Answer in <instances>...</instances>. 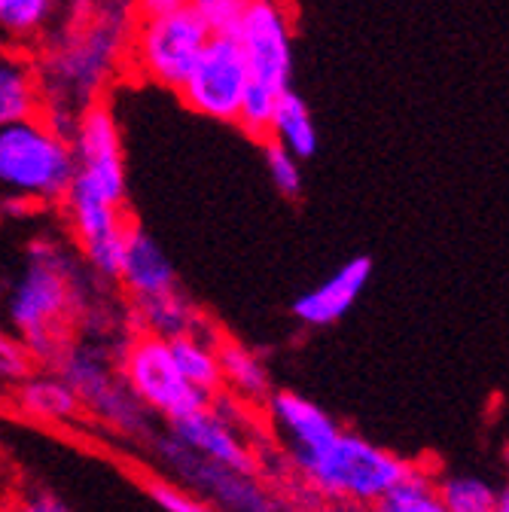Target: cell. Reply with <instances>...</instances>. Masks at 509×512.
I'll list each match as a JSON object with an SVG mask.
<instances>
[{"label":"cell","instance_id":"6da1fadb","mask_svg":"<svg viewBox=\"0 0 509 512\" xmlns=\"http://www.w3.org/2000/svg\"><path fill=\"white\" fill-rule=\"evenodd\" d=\"M129 37V10L74 16L65 31L43 46V58L34 64L43 104H65L74 110L95 104L129 52Z\"/></svg>","mask_w":509,"mask_h":512},{"label":"cell","instance_id":"8992f818","mask_svg":"<svg viewBox=\"0 0 509 512\" xmlns=\"http://www.w3.org/2000/svg\"><path fill=\"white\" fill-rule=\"evenodd\" d=\"M150 448L165 479H174L183 488L199 494L217 512H278L272 494L260 485L257 476L196 455L193 448L183 445L171 430L156 433L150 439Z\"/></svg>","mask_w":509,"mask_h":512},{"label":"cell","instance_id":"d4e9b609","mask_svg":"<svg viewBox=\"0 0 509 512\" xmlns=\"http://www.w3.org/2000/svg\"><path fill=\"white\" fill-rule=\"evenodd\" d=\"M372 509L378 512H449L436 494V479L421 464H415V470L403 482H397Z\"/></svg>","mask_w":509,"mask_h":512},{"label":"cell","instance_id":"3957f363","mask_svg":"<svg viewBox=\"0 0 509 512\" xmlns=\"http://www.w3.org/2000/svg\"><path fill=\"white\" fill-rule=\"evenodd\" d=\"M290 464L311 491L327 500H348L360 506H375L415 470L412 461L400 458L391 448L345 427L333 442L311 455L290 458Z\"/></svg>","mask_w":509,"mask_h":512},{"label":"cell","instance_id":"1f68e13d","mask_svg":"<svg viewBox=\"0 0 509 512\" xmlns=\"http://www.w3.org/2000/svg\"><path fill=\"white\" fill-rule=\"evenodd\" d=\"M13 512H74V509L52 491H31L16 503Z\"/></svg>","mask_w":509,"mask_h":512},{"label":"cell","instance_id":"4316f807","mask_svg":"<svg viewBox=\"0 0 509 512\" xmlns=\"http://www.w3.org/2000/svg\"><path fill=\"white\" fill-rule=\"evenodd\" d=\"M253 0H189V10H193L214 37H232L250 10Z\"/></svg>","mask_w":509,"mask_h":512},{"label":"cell","instance_id":"277c9868","mask_svg":"<svg viewBox=\"0 0 509 512\" xmlns=\"http://www.w3.org/2000/svg\"><path fill=\"white\" fill-rule=\"evenodd\" d=\"M74 180V147L52 132L43 116L0 128V202L61 205Z\"/></svg>","mask_w":509,"mask_h":512},{"label":"cell","instance_id":"ba28073f","mask_svg":"<svg viewBox=\"0 0 509 512\" xmlns=\"http://www.w3.org/2000/svg\"><path fill=\"white\" fill-rule=\"evenodd\" d=\"M119 372L125 384L132 388V394L153 415L168 418V424L183 415H193L211 403L208 394L196 391L193 384L183 378L168 339H159L150 333L132 339L119 354Z\"/></svg>","mask_w":509,"mask_h":512},{"label":"cell","instance_id":"f1b7e54d","mask_svg":"<svg viewBox=\"0 0 509 512\" xmlns=\"http://www.w3.org/2000/svg\"><path fill=\"white\" fill-rule=\"evenodd\" d=\"M147 494L150 500L162 509V512H217L208 500H202L199 494H193L189 488H183L174 479L156 476L147 482Z\"/></svg>","mask_w":509,"mask_h":512},{"label":"cell","instance_id":"e0dca14e","mask_svg":"<svg viewBox=\"0 0 509 512\" xmlns=\"http://www.w3.org/2000/svg\"><path fill=\"white\" fill-rule=\"evenodd\" d=\"M43 113V89L34 61L0 46V128Z\"/></svg>","mask_w":509,"mask_h":512},{"label":"cell","instance_id":"836d02e7","mask_svg":"<svg viewBox=\"0 0 509 512\" xmlns=\"http://www.w3.org/2000/svg\"><path fill=\"white\" fill-rule=\"evenodd\" d=\"M494 512H509V479L500 485V491H497V506H494Z\"/></svg>","mask_w":509,"mask_h":512},{"label":"cell","instance_id":"7402d4cb","mask_svg":"<svg viewBox=\"0 0 509 512\" xmlns=\"http://www.w3.org/2000/svg\"><path fill=\"white\" fill-rule=\"evenodd\" d=\"M171 351H174V360H177L183 378L193 384L196 391L217 397V391L223 388L217 345L208 342L205 336H180V339H171Z\"/></svg>","mask_w":509,"mask_h":512},{"label":"cell","instance_id":"cb8c5ba5","mask_svg":"<svg viewBox=\"0 0 509 512\" xmlns=\"http://www.w3.org/2000/svg\"><path fill=\"white\" fill-rule=\"evenodd\" d=\"M61 0H0V31L16 43H28L52 25Z\"/></svg>","mask_w":509,"mask_h":512},{"label":"cell","instance_id":"8fae6325","mask_svg":"<svg viewBox=\"0 0 509 512\" xmlns=\"http://www.w3.org/2000/svg\"><path fill=\"white\" fill-rule=\"evenodd\" d=\"M232 37L244 52L250 83H263L275 92L290 89L293 40H290V16L281 0H253Z\"/></svg>","mask_w":509,"mask_h":512},{"label":"cell","instance_id":"7c38bea8","mask_svg":"<svg viewBox=\"0 0 509 512\" xmlns=\"http://www.w3.org/2000/svg\"><path fill=\"white\" fill-rule=\"evenodd\" d=\"M71 147L77 156V177L95 186L116 205H125L129 177H125L122 138L113 110L104 101H95L80 110L77 128L71 135Z\"/></svg>","mask_w":509,"mask_h":512},{"label":"cell","instance_id":"30bf717a","mask_svg":"<svg viewBox=\"0 0 509 512\" xmlns=\"http://www.w3.org/2000/svg\"><path fill=\"white\" fill-rule=\"evenodd\" d=\"M250 83V71L244 52L235 37H211L196 68L189 71L180 86V98L189 110L217 122H235L244 92Z\"/></svg>","mask_w":509,"mask_h":512},{"label":"cell","instance_id":"5b68a950","mask_svg":"<svg viewBox=\"0 0 509 512\" xmlns=\"http://www.w3.org/2000/svg\"><path fill=\"white\" fill-rule=\"evenodd\" d=\"M55 372L71 384L83 409L95 415L104 427L125 439H153L150 409L132 394L119 372V360L98 342H68L52 360Z\"/></svg>","mask_w":509,"mask_h":512},{"label":"cell","instance_id":"83f0119b","mask_svg":"<svg viewBox=\"0 0 509 512\" xmlns=\"http://www.w3.org/2000/svg\"><path fill=\"white\" fill-rule=\"evenodd\" d=\"M263 156H266V171H269V180L275 183V189L287 199H299L302 196V162L296 156H290L284 147H278L275 141H266Z\"/></svg>","mask_w":509,"mask_h":512},{"label":"cell","instance_id":"52a82bcc","mask_svg":"<svg viewBox=\"0 0 509 512\" xmlns=\"http://www.w3.org/2000/svg\"><path fill=\"white\" fill-rule=\"evenodd\" d=\"M211 37L214 34L193 10L162 19H138L129 37V61L141 77L180 92Z\"/></svg>","mask_w":509,"mask_h":512},{"label":"cell","instance_id":"5bb4252c","mask_svg":"<svg viewBox=\"0 0 509 512\" xmlns=\"http://www.w3.org/2000/svg\"><path fill=\"white\" fill-rule=\"evenodd\" d=\"M369 278H372L369 256H351V260L342 263L330 278H324L317 287L299 293L293 299L290 311L302 327H311V330L333 327L354 308V302L366 290Z\"/></svg>","mask_w":509,"mask_h":512},{"label":"cell","instance_id":"603a6c76","mask_svg":"<svg viewBox=\"0 0 509 512\" xmlns=\"http://www.w3.org/2000/svg\"><path fill=\"white\" fill-rule=\"evenodd\" d=\"M497 485L476 473H449L436 479V494L449 512H494Z\"/></svg>","mask_w":509,"mask_h":512},{"label":"cell","instance_id":"44dd1931","mask_svg":"<svg viewBox=\"0 0 509 512\" xmlns=\"http://www.w3.org/2000/svg\"><path fill=\"white\" fill-rule=\"evenodd\" d=\"M269 141H275L278 147H284L299 162L302 159H311L317 153V125L311 119L308 104L299 98V92L287 89L281 95L278 110H275V122H272V138Z\"/></svg>","mask_w":509,"mask_h":512},{"label":"cell","instance_id":"9c48e42d","mask_svg":"<svg viewBox=\"0 0 509 512\" xmlns=\"http://www.w3.org/2000/svg\"><path fill=\"white\" fill-rule=\"evenodd\" d=\"M68 226L74 232V241L83 253V260L98 278L116 281L122 269L125 238H129V223H125L122 205L110 202L104 192L89 186L86 180H74L68 196L61 199Z\"/></svg>","mask_w":509,"mask_h":512},{"label":"cell","instance_id":"d6986e66","mask_svg":"<svg viewBox=\"0 0 509 512\" xmlns=\"http://www.w3.org/2000/svg\"><path fill=\"white\" fill-rule=\"evenodd\" d=\"M217 360L223 372V384L232 394L247 403H266L272 397V375L260 354H253L247 345L235 339H217Z\"/></svg>","mask_w":509,"mask_h":512},{"label":"cell","instance_id":"ac0fdd59","mask_svg":"<svg viewBox=\"0 0 509 512\" xmlns=\"http://www.w3.org/2000/svg\"><path fill=\"white\" fill-rule=\"evenodd\" d=\"M16 406L22 409V415L40 424H71L83 412L80 397L58 372L25 375L16 384Z\"/></svg>","mask_w":509,"mask_h":512},{"label":"cell","instance_id":"484cf974","mask_svg":"<svg viewBox=\"0 0 509 512\" xmlns=\"http://www.w3.org/2000/svg\"><path fill=\"white\" fill-rule=\"evenodd\" d=\"M281 95L284 92H275V89H269L263 83H247V92H244L235 125H241L250 138H257V141L266 144L272 138V122H275V110H278Z\"/></svg>","mask_w":509,"mask_h":512},{"label":"cell","instance_id":"d6a6232c","mask_svg":"<svg viewBox=\"0 0 509 512\" xmlns=\"http://www.w3.org/2000/svg\"><path fill=\"white\" fill-rule=\"evenodd\" d=\"M98 10H132V0H74V16H86Z\"/></svg>","mask_w":509,"mask_h":512},{"label":"cell","instance_id":"ffe728a7","mask_svg":"<svg viewBox=\"0 0 509 512\" xmlns=\"http://www.w3.org/2000/svg\"><path fill=\"white\" fill-rule=\"evenodd\" d=\"M141 324L147 327L150 336L159 339H180V336H205V320L196 311V305L189 302L180 290L159 296V299H147V302H135Z\"/></svg>","mask_w":509,"mask_h":512},{"label":"cell","instance_id":"4dcf8cb0","mask_svg":"<svg viewBox=\"0 0 509 512\" xmlns=\"http://www.w3.org/2000/svg\"><path fill=\"white\" fill-rule=\"evenodd\" d=\"M189 10V0H132L135 19H162Z\"/></svg>","mask_w":509,"mask_h":512},{"label":"cell","instance_id":"4fadbf2b","mask_svg":"<svg viewBox=\"0 0 509 512\" xmlns=\"http://www.w3.org/2000/svg\"><path fill=\"white\" fill-rule=\"evenodd\" d=\"M183 445L193 448L196 455L241 470V473H253L257 470V458H253L250 445L244 442V436L238 433V427L232 424V418L211 400L205 409L183 415L177 421H171L168 427Z\"/></svg>","mask_w":509,"mask_h":512},{"label":"cell","instance_id":"9a60e30c","mask_svg":"<svg viewBox=\"0 0 509 512\" xmlns=\"http://www.w3.org/2000/svg\"><path fill=\"white\" fill-rule=\"evenodd\" d=\"M266 409H269L272 427L287 445L290 458L311 455L342 433V424L324 406H317L314 400L296 391H272V397L266 400Z\"/></svg>","mask_w":509,"mask_h":512},{"label":"cell","instance_id":"f546056e","mask_svg":"<svg viewBox=\"0 0 509 512\" xmlns=\"http://www.w3.org/2000/svg\"><path fill=\"white\" fill-rule=\"evenodd\" d=\"M31 369V357L19 339L0 330V381H22Z\"/></svg>","mask_w":509,"mask_h":512},{"label":"cell","instance_id":"7a4b0ae2","mask_svg":"<svg viewBox=\"0 0 509 512\" xmlns=\"http://www.w3.org/2000/svg\"><path fill=\"white\" fill-rule=\"evenodd\" d=\"M77 305L71 256L52 241H34L7 296V317L31 360H55L71 342L68 327Z\"/></svg>","mask_w":509,"mask_h":512},{"label":"cell","instance_id":"2e32d148","mask_svg":"<svg viewBox=\"0 0 509 512\" xmlns=\"http://www.w3.org/2000/svg\"><path fill=\"white\" fill-rule=\"evenodd\" d=\"M135 302L159 299L168 293H177V272L174 263L168 260V253L162 244L147 235L141 226L129 229L125 238V253H122V269L116 278Z\"/></svg>","mask_w":509,"mask_h":512}]
</instances>
